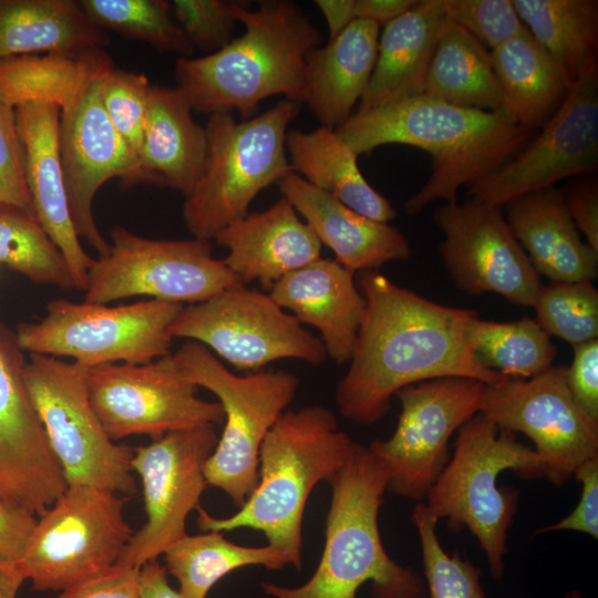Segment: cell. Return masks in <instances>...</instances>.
<instances>
[{"mask_svg": "<svg viewBox=\"0 0 598 598\" xmlns=\"http://www.w3.org/2000/svg\"><path fill=\"white\" fill-rule=\"evenodd\" d=\"M358 288L365 310L334 395L343 417L374 424L400 389L431 379L467 377L492 384L507 378L485 367L470 347L475 310L433 302L377 270L360 271Z\"/></svg>", "mask_w": 598, "mask_h": 598, "instance_id": "cell-1", "label": "cell"}, {"mask_svg": "<svg viewBox=\"0 0 598 598\" xmlns=\"http://www.w3.org/2000/svg\"><path fill=\"white\" fill-rule=\"evenodd\" d=\"M336 131L358 155L386 144L429 153L431 175L404 202L408 214L420 213L437 199L457 202L461 187L494 172L534 133L513 123L501 109L462 107L423 94L355 112Z\"/></svg>", "mask_w": 598, "mask_h": 598, "instance_id": "cell-2", "label": "cell"}, {"mask_svg": "<svg viewBox=\"0 0 598 598\" xmlns=\"http://www.w3.org/2000/svg\"><path fill=\"white\" fill-rule=\"evenodd\" d=\"M233 10L244 33L216 52L178 58L176 89L197 112L235 110L244 120L269 96L302 104L306 56L321 44V31L290 0L259 1L256 9L234 1Z\"/></svg>", "mask_w": 598, "mask_h": 598, "instance_id": "cell-3", "label": "cell"}, {"mask_svg": "<svg viewBox=\"0 0 598 598\" xmlns=\"http://www.w3.org/2000/svg\"><path fill=\"white\" fill-rule=\"evenodd\" d=\"M354 442L341 431L328 408L313 404L285 411L265 436L259 451L258 483L237 513L225 518L197 508L204 532L251 528L268 545L285 551L300 570L302 518L315 486L341 468Z\"/></svg>", "mask_w": 598, "mask_h": 598, "instance_id": "cell-4", "label": "cell"}, {"mask_svg": "<svg viewBox=\"0 0 598 598\" xmlns=\"http://www.w3.org/2000/svg\"><path fill=\"white\" fill-rule=\"evenodd\" d=\"M388 482L383 464L354 443L329 480L326 542L316 571L299 587L262 582V591L274 598H357L370 582L373 598H424L423 578L394 561L382 544L378 517Z\"/></svg>", "mask_w": 598, "mask_h": 598, "instance_id": "cell-5", "label": "cell"}, {"mask_svg": "<svg viewBox=\"0 0 598 598\" xmlns=\"http://www.w3.org/2000/svg\"><path fill=\"white\" fill-rule=\"evenodd\" d=\"M523 477L543 475L536 452L482 413L460 427L454 452L429 489L425 506L454 528L466 527L484 550L493 578L504 574L507 533L517 507V494L499 487L501 473Z\"/></svg>", "mask_w": 598, "mask_h": 598, "instance_id": "cell-6", "label": "cell"}, {"mask_svg": "<svg viewBox=\"0 0 598 598\" xmlns=\"http://www.w3.org/2000/svg\"><path fill=\"white\" fill-rule=\"evenodd\" d=\"M301 103L282 99L251 118L209 115L207 150L200 176L184 198L183 219L194 238L212 241L248 214L260 190L291 172L286 152L288 125Z\"/></svg>", "mask_w": 598, "mask_h": 598, "instance_id": "cell-7", "label": "cell"}, {"mask_svg": "<svg viewBox=\"0 0 598 598\" xmlns=\"http://www.w3.org/2000/svg\"><path fill=\"white\" fill-rule=\"evenodd\" d=\"M174 355L189 381L213 392L223 406L224 430L205 462L204 475L208 485L224 491L240 507L258 483L261 443L293 400L299 379L283 370L237 375L192 340Z\"/></svg>", "mask_w": 598, "mask_h": 598, "instance_id": "cell-8", "label": "cell"}, {"mask_svg": "<svg viewBox=\"0 0 598 598\" xmlns=\"http://www.w3.org/2000/svg\"><path fill=\"white\" fill-rule=\"evenodd\" d=\"M87 368L31 353L23 381L68 486L87 485L128 497L136 492L134 448L112 441L92 409Z\"/></svg>", "mask_w": 598, "mask_h": 598, "instance_id": "cell-9", "label": "cell"}, {"mask_svg": "<svg viewBox=\"0 0 598 598\" xmlns=\"http://www.w3.org/2000/svg\"><path fill=\"white\" fill-rule=\"evenodd\" d=\"M126 496L70 485L42 514L16 563L37 590L63 591L118 560L134 532L124 517Z\"/></svg>", "mask_w": 598, "mask_h": 598, "instance_id": "cell-10", "label": "cell"}, {"mask_svg": "<svg viewBox=\"0 0 598 598\" xmlns=\"http://www.w3.org/2000/svg\"><path fill=\"white\" fill-rule=\"evenodd\" d=\"M183 307L156 299L116 307L55 299L42 319L19 323L16 337L22 351L70 357L89 368L146 363L171 354L169 327Z\"/></svg>", "mask_w": 598, "mask_h": 598, "instance_id": "cell-11", "label": "cell"}, {"mask_svg": "<svg viewBox=\"0 0 598 598\" xmlns=\"http://www.w3.org/2000/svg\"><path fill=\"white\" fill-rule=\"evenodd\" d=\"M241 280L213 256V244L197 238L156 240L116 226L110 250L94 259L87 275L84 302L146 296L168 302L205 301Z\"/></svg>", "mask_w": 598, "mask_h": 598, "instance_id": "cell-12", "label": "cell"}, {"mask_svg": "<svg viewBox=\"0 0 598 598\" xmlns=\"http://www.w3.org/2000/svg\"><path fill=\"white\" fill-rule=\"evenodd\" d=\"M169 333L204 344L239 370L257 372L282 359L319 365L327 358L320 338L305 329L269 293L245 285L183 307Z\"/></svg>", "mask_w": 598, "mask_h": 598, "instance_id": "cell-13", "label": "cell"}, {"mask_svg": "<svg viewBox=\"0 0 598 598\" xmlns=\"http://www.w3.org/2000/svg\"><path fill=\"white\" fill-rule=\"evenodd\" d=\"M86 380L92 409L114 442L131 435L156 440L225 421L221 404L197 395L174 354L140 364L90 367Z\"/></svg>", "mask_w": 598, "mask_h": 598, "instance_id": "cell-14", "label": "cell"}, {"mask_svg": "<svg viewBox=\"0 0 598 598\" xmlns=\"http://www.w3.org/2000/svg\"><path fill=\"white\" fill-rule=\"evenodd\" d=\"M485 383L467 377H442L400 389L401 414L388 440L368 447L385 467L386 491L422 501L448 462V441L480 413Z\"/></svg>", "mask_w": 598, "mask_h": 598, "instance_id": "cell-15", "label": "cell"}, {"mask_svg": "<svg viewBox=\"0 0 598 598\" xmlns=\"http://www.w3.org/2000/svg\"><path fill=\"white\" fill-rule=\"evenodd\" d=\"M566 369L551 365L530 379L485 384L480 409L501 429L528 436L543 475L557 486L598 456V422L571 396Z\"/></svg>", "mask_w": 598, "mask_h": 598, "instance_id": "cell-16", "label": "cell"}, {"mask_svg": "<svg viewBox=\"0 0 598 598\" xmlns=\"http://www.w3.org/2000/svg\"><path fill=\"white\" fill-rule=\"evenodd\" d=\"M540 127L528 145L467 187L471 198L503 208L519 196L598 169L597 62L579 74Z\"/></svg>", "mask_w": 598, "mask_h": 598, "instance_id": "cell-17", "label": "cell"}, {"mask_svg": "<svg viewBox=\"0 0 598 598\" xmlns=\"http://www.w3.org/2000/svg\"><path fill=\"white\" fill-rule=\"evenodd\" d=\"M215 425L166 433L134 448L132 470L142 481L146 522L116 564L141 568L183 538L188 514L208 486L204 465L218 443Z\"/></svg>", "mask_w": 598, "mask_h": 598, "instance_id": "cell-18", "label": "cell"}, {"mask_svg": "<svg viewBox=\"0 0 598 598\" xmlns=\"http://www.w3.org/2000/svg\"><path fill=\"white\" fill-rule=\"evenodd\" d=\"M433 220L444 234L443 264L460 290L493 292L518 306H534L543 283L503 208L474 198L444 203Z\"/></svg>", "mask_w": 598, "mask_h": 598, "instance_id": "cell-19", "label": "cell"}, {"mask_svg": "<svg viewBox=\"0 0 598 598\" xmlns=\"http://www.w3.org/2000/svg\"><path fill=\"white\" fill-rule=\"evenodd\" d=\"M112 68L95 76L61 110L59 123L60 159L71 218L79 238H84L99 257L109 252L110 243L93 217L97 189L115 177L126 186L143 183L136 155L111 123L102 102L103 79Z\"/></svg>", "mask_w": 598, "mask_h": 598, "instance_id": "cell-20", "label": "cell"}, {"mask_svg": "<svg viewBox=\"0 0 598 598\" xmlns=\"http://www.w3.org/2000/svg\"><path fill=\"white\" fill-rule=\"evenodd\" d=\"M25 362L16 333L0 324V501L41 515L68 483L29 399Z\"/></svg>", "mask_w": 598, "mask_h": 598, "instance_id": "cell-21", "label": "cell"}, {"mask_svg": "<svg viewBox=\"0 0 598 598\" xmlns=\"http://www.w3.org/2000/svg\"><path fill=\"white\" fill-rule=\"evenodd\" d=\"M14 111L24 181L35 216L64 256L75 290L85 291L94 258L81 246L69 209L59 151L61 110L53 104L28 103Z\"/></svg>", "mask_w": 598, "mask_h": 598, "instance_id": "cell-22", "label": "cell"}, {"mask_svg": "<svg viewBox=\"0 0 598 598\" xmlns=\"http://www.w3.org/2000/svg\"><path fill=\"white\" fill-rule=\"evenodd\" d=\"M214 240L228 250L223 260L244 285L257 281L268 290L319 259L322 246L285 196L268 209L231 223Z\"/></svg>", "mask_w": 598, "mask_h": 598, "instance_id": "cell-23", "label": "cell"}, {"mask_svg": "<svg viewBox=\"0 0 598 598\" xmlns=\"http://www.w3.org/2000/svg\"><path fill=\"white\" fill-rule=\"evenodd\" d=\"M353 272L321 257L283 276L269 296L302 324L321 334L327 354L337 364L349 362L365 310Z\"/></svg>", "mask_w": 598, "mask_h": 598, "instance_id": "cell-24", "label": "cell"}, {"mask_svg": "<svg viewBox=\"0 0 598 598\" xmlns=\"http://www.w3.org/2000/svg\"><path fill=\"white\" fill-rule=\"evenodd\" d=\"M296 212L351 272L375 270L411 255L406 237L388 223L364 217L312 186L293 171L276 183Z\"/></svg>", "mask_w": 598, "mask_h": 598, "instance_id": "cell-25", "label": "cell"}, {"mask_svg": "<svg viewBox=\"0 0 598 598\" xmlns=\"http://www.w3.org/2000/svg\"><path fill=\"white\" fill-rule=\"evenodd\" d=\"M504 208L506 221L538 275L567 282L597 277L598 252L582 241L561 190H536Z\"/></svg>", "mask_w": 598, "mask_h": 598, "instance_id": "cell-26", "label": "cell"}, {"mask_svg": "<svg viewBox=\"0 0 598 598\" xmlns=\"http://www.w3.org/2000/svg\"><path fill=\"white\" fill-rule=\"evenodd\" d=\"M379 35V24L355 19L307 54L303 103L323 126L337 128L352 115L368 87Z\"/></svg>", "mask_w": 598, "mask_h": 598, "instance_id": "cell-27", "label": "cell"}, {"mask_svg": "<svg viewBox=\"0 0 598 598\" xmlns=\"http://www.w3.org/2000/svg\"><path fill=\"white\" fill-rule=\"evenodd\" d=\"M446 16L442 0H421L380 31L374 68L357 112L422 93Z\"/></svg>", "mask_w": 598, "mask_h": 598, "instance_id": "cell-28", "label": "cell"}, {"mask_svg": "<svg viewBox=\"0 0 598 598\" xmlns=\"http://www.w3.org/2000/svg\"><path fill=\"white\" fill-rule=\"evenodd\" d=\"M176 87L152 85L138 169L143 183L168 186L184 195L197 183L206 157L207 135Z\"/></svg>", "mask_w": 598, "mask_h": 598, "instance_id": "cell-29", "label": "cell"}, {"mask_svg": "<svg viewBox=\"0 0 598 598\" xmlns=\"http://www.w3.org/2000/svg\"><path fill=\"white\" fill-rule=\"evenodd\" d=\"M491 54L501 110L513 123L534 132L558 109L574 81L527 29Z\"/></svg>", "mask_w": 598, "mask_h": 598, "instance_id": "cell-30", "label": "cell"}, {"mask_svg": "<svg viewBox=\"0 0 598 598\" xmlns=\"http://www.w3.org/2000/svg\"><path fill=\"white\" fill-rule=\"evenodd\" d=\"M286 152L295 173L312 186L370 219L389 223L396 212L361 173L358 154L336 128L321 126L310 132L290 130Z\"/></svg>", "mask_w": 598, "mask_h": 598, "instance_id": "cell-31", "label": "cell"}, {"mask_svg": "<svg viewBox=\"0 0 598 598\" xmlns=\"http://www.w3.org/2000/svg\"><path fill=\"white\" fill-rule=\"evenodd\" d=\"M107 37L73 0H0V59L102 49Z\"/></svg>", "mask_w": 598, "mask_h": 598, "instance_id": "cell-32", "label": "cell"}, {"mask_svg": "<svg viewBox=\"0 0 598 598\" xmlns=\"http://www.w3.org/2000/svg\"><path fill=\"white\" fill-rule=\"evenodd\" d=\"M421 94L462 107L499 110L502 94L491 51L446 18Z\"/></svg>", "mask_w": 598, "mask_h": 598, "instance_id": "cell-33", "label": "cell"}, {"mask_svg": "<svg viewBox=\"0 0 598 598\" xmlns=\"http://www.w3.org/2000/svg\"><path fill=\"white\" fill-rule=\"evenodd\" d=\"M113 66L102 49L0 59V99L13 109L28 103L69 106L99 74Z\"/></svg>", "mask_w": 598, "mask_h": 598, "instance_id": "cell-34", "label": "cell"}, {"mask_svg": "<svg viewBox=\"0 0 598 598\" xmlns=\"http://www.w3.org/2000/svg\"><path fill=\"white\" fill-rule=\"evenodd\" d=\"M165 569L178 581L183 598H206L213 586L235 569L262 566L270 570L291 565L288 555L271 545L241 546L220 532L185 535L163 554Z\"/></svg>", "mask_w": 598, "mask_h": 598, "instance_id": "cell-35", "label": "cell"}, {"mask_svg": "<svg viewBox=\"0 0 598 598\" xmlns=\"http://www.w3.org/2000/svg\"><path fill=\"white\" fill-rule=\"evenodd\" d=\"M532 37L575 82L597 62V0H512Z\"/></svg>", "mask_w": 598, "mask_h": 598, "instance_id": "cell-36", "label": "cell"}, {"mask_svg": "<svg viewBox=\"0 0 598 598\" xmlns=\"http://www.w3.org/2000/svg\"><path fill=\"white\" fill-rule=\"evenodd\" d=\"M468 343L487 368L509 379H530L553 365L556 347L536 319L496 322L474 318Z\"/></svg>", "mask_w": 598, "mask_h": 598, "instance_id": "cell-37", "label": "cell"}, {"mask_svg": "<svg viewBox=\"0 0 598 598\" xmlns=\"http://www.w3.org/2000/svg\"><path fill=\"white\" fill-rule=\"evenodd\" d=\"M0 262L33 282L75 289L61 250L34 215L17 207L0 206Z\"/></svg>", "mask_w": 598, "mask_h": 598, "instance_id": "cell-38", "label": "cell"}, {"mask_svg": "<svg viewBox=\"0 0 598 598\" xmlns=\"http://www.w3.org/2000/svg\"><path fill=\"white\" fill-rule=\"evenodd\" d=\"M79 3L101 29L146 42L162 52L190 56L195 50L175 22L169 1L81 0Z\"/></svg>", "mask_w": 598, "mask_h": 598, "instance_id": "cell-39", "label": "cell"}, {"mask_svg": "<svg viewBox=\"0 0 598 598\" xmlns=\"http://www.w3.org/2000/svg\"><path fill=\"white\" fill-rule=\"evenodd\" d=\"M548 336L577 346L598 337V291L591 280L550 281L533 306Z\"/></svg>", "mask_w": 598, "mask_h": 598, "instance_id": "cell-40", "label": "cell"}, {"mask_svg": "<svg viewBox=\"0 0 598 598\" xmlns=\"http://www.w3.org/2000/svg\"><path fill=\"white\" fill-rule=\"evenodd\" d=\"M412 520L421 543L423 580L429 598H487L481 582V569L468 559L444 550L436 534L439 519L424 503L415 506Z\"/></svg>", "mask_w": 598, "mask_h": 598, "instance_id": "cell-41", "label": "cell"}, {"mask_svg": "<svg viewBox=\"0 0 598 598\" xmlns=\"http://www.w3.org/2000/svg\"><path fill=\"white\" fill-rule=\"evenodd\" d=\"M152 84L143 73L113 66L102 83L105 112L138 161L150 105Z\"/></svg>", "mask_w": 598, "mask_h": 598, "instance_id": "cell-42", "label": "cell"}, {"mask_svg": "<svg viewBox=\"0 0 598 598\" xmlns=\"http://www.w3.org/2000/svg\"><path fill=\"white\" fill-rule=\"evenodd\" d=\"M442 4L448 20L489 51L526 29L512 0H442Z\"/></svg>", "mask_w": 598, "mask_h": 598, "instance_id": "cell-43", "label": "cell"}, {"mask_svg": "<svg viewBox=\"0 0 598 598\" xmlns=\"http://www.w3.org/2000/svg\"><path fill=\"white\" fill-rule=\"evenodd\" d=\"M172 16L190 44L209 53L233 40L237 20L234 1L173 0Z\"/></svg>", "mask_w": 598, "mask_h": 598, "instance_id": "cell-44", "label": "cell"}, {"mask_svg": "<svg viewBox=\"0 0 598 598\" xmlns=\"http://www.w3.org/2000/svg\"><path fill=\"white\" fill-rule=\"evenodd\" d=\"M0 206H12L35 216L23 172L16 111L0 99ZM37 217V216H35Z\"/></svg>", "mask_w": 598, "mask_h": 598, "instance_id": "cell-45", "label": "cell"}, {"mask_svg": "<svg viewBox=\"0 0 598 598\" xmlns=\"http://www.w3.org/2000/svg\"><path fill=\"white\" fill-rule=\"evenodd\" d=\"M581 483L578 504L558 523L536 530V534L574 530L598 538V456L585 462L574 474Z\"/></svg>", "mask_w": 598, "mask_h": 598, "instance_id": "cell-46", "label": "cell"}, {"mask_svg": "<svg viewBox=\"0 0 598 598\" xmlns=\"http://www.w3.org/2000/svg\"><path fill=\"white\" fill-rule=\"evenodd\" d=\"M571 365L566 382L576 403L598 422V340L573 347Z\"/></svg>", "mask_w": 598, "mask_h": 598, "instance_id": "cell-47", "label": "cell"}, {"mask_svg": "<svg viewBox=\"0 0 598 598\" xmlns=\"http://www.w3.org/2000/svg\"><path fill=\"white\" fill-rule=\"evenodd\" d=\"M140 569L115 564L105 573L61 591L58 598H142Z\"/></svg>", "mask_w": 598, "mask_h": 598, "instance_id": "cell-48", "label": "cell"}, {"mask_svg": "<svg viewBox=\"0 0 598 598\" xmlns=\"http://www.w3.org/2000/svg\"><path fill=\"white\" fill-rule=\"evenodd\" d=\"M569 215L586 243L598 252V183L589 179L563 192Z\"/></svg>", "mask_w": 598, "mask_h": 598, "instance_id": "cell-49", "label": "cell"}, {"mask_svg": "<svg viewBox=\"0 0 598 598\" xmlns=\"http://www.w3.org/2000/svg\"><path fill=\"white\" fill-rule=\"evenodd\" d=\"M35 515L0 501V558L17 563L37 525Z\"/></svg>", "mask_w": 598, "mask_h": 598, "instance_id": "cell-50", "label": "cell"}, {"mask_svg": "<svg viewBox=\"0 0 598 598\" xmlns=\"http://www.w3.org/2000/svg\"><path fill=\"white\" fill-rule=\"evenodd\" d=\"M417 0H355V19L368 20L381 27L411 9Z\"/></svg>", "mask_w": 598, "mask_h": 598, "instance_id": "cell-51", "label": "cell"}, {"mask_svg": "<svg viewBox=\"0 0 598 598\" xmlns=\"http://www.w3.org/2000/svg\"><path fill=\"white\" fill-rule=\"evenodd\" d=\"M140 590L142 598H183L168 584L167 571L157 559L141 567Z\"/></svg>", "mask_w": 598, "mask_h": 598, "instance_id": "cell-52", "label": "cell"}, {"mask_svg": "<svg viewBox=\"0 0 598 598\" xmlns=\"http://www.w3.org/2000/svg\"><path fill=\"white\" fill-rule=\"evenodd\" d=\"M316 6L322 13L329 32V40L338 37L353 20L355 0H317Z\"/></svg>", "mask_w": 598, "mask_h": 598, "instance_id": "cell-53", "label": "cell"}, {"mask_svg": "<svg viewBox=\"0 0 598 598\" xmlns=\"http://www.w3.org/2000/svg\"><path fill=\"white\" fill-rule=\"evenodd\" d=\"M24 581L16 563L0 558V598H17Z\"/></svg>", "mask_w": 598, "mask_h": 598, "instance_id": "cell-54", "label": "cell"}, {"mask_svg": "<svg viewBox=\"0 0 598 598\" xmlns=\"http://www.w3.org/2000/svg\"><path fill=\"white\" fill-rule=\"evenodd\" d=\"M563 598H582V596L578 590H571V591L565 594V596Z\"/></svg>", "mask_w": 598, "mask_h": 598, "instance_id": "cell-55", "label": "cell"}]
</instances>
